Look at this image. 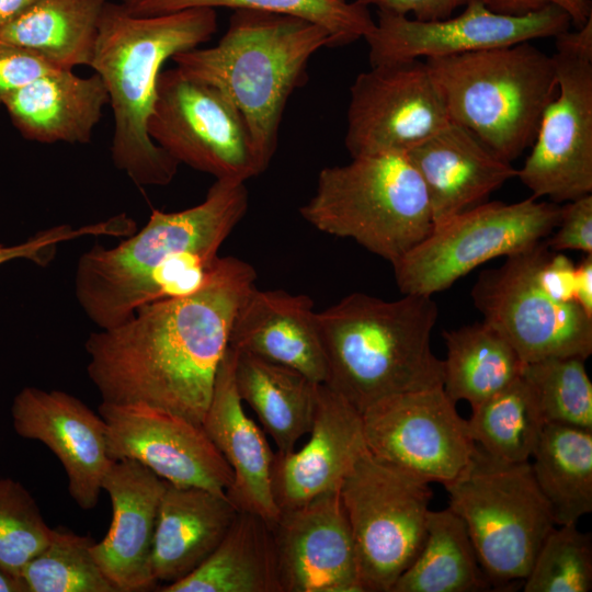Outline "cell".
Returning a JSON list of instances; mask_svg holds the SVG:
<instances>
[{
	"instance_id": "6da1fadb",
	"label": "cell",
	"mask_w": 592,
	"mask_h": 592,
	"mask_svg": "<svg viewBox=\"0 0 592 592\" xmlns=\"http://www.w3.org/2000/svg\"><path fill=\"white\" fill-rule=\"evenodd\" d=\"M255 277L249 263L218 257L193 293L146 304L129 320L91 332L87 372L101 401L144 403L202 425L235 316Z\"/></svg>"
},
{
	"instance_id": "7a4b0ae2",
	"label": "cell",
	"mask_w": 592,
	"mask_h": 592,
	"mask_svg": "<svg viewBox=\"0 0 592 592\" xmlns=\"http://www.w3.org/2000/svg\"><path fill=\"white\" fill-rule=\"evenodd\" d=\"M247 208L244 182L216 180L195 206L153 209L126 240L112 248L95 244L80 255L73 277L79 306L99 329H107L146 304L193 293Z\"/></svg>"
},
{
	"instance_id": "3957f363",
	"label": "cell",
	"mask_w": 592,
	"mask_h": 592,
	"mask_svg": "<svg viewBox=\"0 0 592 592\" xmlns=\"http://www.w3.org/2000/svg\"><path fill=\"white\" fill-rule=\"evenodd\" d=\"M215 9L140 16L105 3L90 66L102 79L113 111L111 157L139 186H162L179 163L149 136L157 84L167 59L200 47L216 33Z\"/></svg>"
},
{
	"instance_id": "277c9868",
	"label": "cell",
	"mask_w": 592,
	"mask_h": 592,
	"mask_svg": "<svg viewBox=\"0 0 592 592\" xmlns=\"http://www.w3.org/2000/svg\"><path fill=\"white\" fill-rule=\"evenodd\" d=\"M437 317V305L426 295L343 297L318 312L323 384L360 413L383 398L442 386L443 361L431 346Z\"/></svg>"
},
{
	"instance_id": "5b68a950",
	"label": "cell",
	"mask_w": 592,
	"mask_h": 592,
	"mask_svg": "<svg viewBox=\"0 0 592 592\" xmlns=\"http://www.w3.org/2000/svg\"><path fill=\"white\" fill-rule=\"evenodd\" d=\"M322 47H331V37L319 24L288 14L235 10L215 46L195 47L172 59L187 76L218 88L232 101L266 170L287 100L305 82L308 61Z\"/></svg>"
},
{
	"instance_id": "8992f818",
	"label": "cell",
	"mask_w": 592,
	"mask_h": 592,
	"mask_svg": "<svg viewBox=\"0 0 592 592\" xmlns=\"http://www.w3.org/2000/svg\"><path fill=\"white\" fill-rule=\"evenodd\" d=\"M424 61L451 121L509 163L532 146L558 90L554 57L528 42Z\"/></svg>"
},
{
	"instance_id": "52a82bcc",
	"label": "cell",
	"mask_w": 592,
	"mask_h": 592,
	"mask_svg": "<svg viewBox=\"0 0 592 592\" xmlns=\"http://www.w3.org/2000/svg\"><path fill=\"white\" fill-rule=\"evenodd\" d=\"M319 231L350 238L391 264L433 230L424 184L406 153L358 156L323 168L299 208Z\"/></svg>"
},
{
	"instance_id": "ba28073f",
	"label": "cell",
	"mask_w": 592,
	"mask_h": 592,
	"mask_svg": "<svg viewBox=\"0 0 592 592\" xmlns=\"http://www.w3.org/2000/svg\"><path fill=\"white\" fill-rule=\"evenodd\" d=\"M492 585L523 581L556 526L530 460L510 463L476 445L465 468L444 485Z\"/></svg>"
},
{
	"instance_id": "9c48e42d",
	"label": "cell",
	"mask_w": 592,
	"mask_h": 592,
	"mask_svg": "<svg viewBox=\"0 0 592 592\" xmlns=\"http://www.w3.org/2000/svg\"><path fill=\"white\" fill-rule=\"evenodd\" d=\"M340 497L363 592H391L425 539L430 483L380 462L366 449L344 478Z\"/></svg>"
},
{
	"instance_id": "30bf717a",
	"label": "cell",
	"mask_w": 592,
	"mask_h": 592,
	"mask_svg": "<svg viewBox=\"0 0 592 592\" xmlns=\"http://www.w3.org/2000/svg\"><path fill=\"white\" fill-rule=\"evenodd\" d=\"M561 207L530 197L513 204L481 203L435 225L392 265L402 294L432 296L480 264L510 257L549 237Z\"/></svg>"
},
{
	"instance_id": "8fae6325",
	"label": "cell",
	"mask_w": 592,
	"mask_h": 592,
	"mask_svg": "<svg viewBox=\"0 0 592 592\" xmlns=\"http://www.w3.org/2000/svg\"><path fill=\"white\" fill-rule=\"evenodd\" d=\"M555 38L557 94L516 177L533 197L560 203L592 192V16Z\"/></svg>"
},
{
	"instance_id": "7c38bea8",
	"label": "cell",
	"mask_w": 592,
	"mask_h": 592,
	"mask_svg": "<svg viewBox=\"0 0 592 592\" xmlns=\"http://www.w3.org/2000/svg\"><path fill=\"white\" fill-rule=\"evenodd\" d=\"M148 133L179 164L216 180L246 182L265 171L232 101L178 67L159 76Z\"/></svg>"
},
{
	"instance_id": "4fadbf2b",
	"label": "cell",
	"mask_w": 592,
	"mask_h": 592,
	"mask_svg": "<svg viewBox=\"0 0 592 592\" xmlns=\"http://www.w3.org/2000/svg\"><path fill=\"white\" fill-rule=\"evenodd\" d=\"M549 250L543 240L481 272L471 289L474 305L524 363L560 356L587 360L592 317L576 301L554 299L539 283L538 269Z\"/></svg>"
},
{
	"instance_id": "5bb4252c",
	"label": "cell",
	"mask_w": 592,
	"mask_h": 592,
	"mask_svg": "<svg viewBox=\"0 0 592 592\" xmlns=\"http://www.w3.org/2000/svg\"><path fill=\"white\" fill-rule=\"evenodd\" d=\"M362 422L374 457L429 483L453 480L476 448L442 386L383 398L362 412Z\"/></svg>"
},
{
	"instance_id": "9a60e30c",
	"label": "cell",
	"mask_w": 592,
	"mask_h": 592,
	"mask_svg": "<svg viewBox=\"0 0 592 592\" xmlns=\"http://www.w3.org/2000/svg\"><path fill=\"white\" fill-rule=\"evenodd\" d=\"M449 121L424 60L378 64L350 88L344 144L351 158L405 153Z\"/></svg>"
},
{
	"instance_id": "2e32d148",
	"label": "cell",
	"mask_w": 592,
	"mask_h": 592,
	"mask_svg": "<svg viewBox=\"0 0 592 592\" xmlns=\"http://www.w3.org/2000/svg\"><path fill=\"white\" fill-rule=\"evenodd\" d=\"M569 15L548 5L524 15L501 14L470 0L455 18L419 21L377 9L374 30L365 36L371 66L428 59L556 37L570 29Z\"/></svg>"
},
{
	"instance_id": "e0dca14e",
	"label": "cell",
	"mask_w": 592,
	"mask_h": 592,
	"mask_svg": "<svg viewBox=\"0 0 592 592\" xmlns=\"http://www.w3.org/2000/svg\"><path fill=\"white\" fill-rule=\"evenodd\" d=\"M112 459H133L167 482L226 493L234 475L201 424L144 403L103 402Z\"/></svg>"
},
{
	"instance_id": "ac0fdd59",
	"label": "cell",
	"mask_w": 592,
	"mask_h": 592,
	"mask_svg": "<svg viewBox=\"0 0 592 592\" xmlns=\"http://www.w3.org/2000/svg\"><path fill=\"white\" fill-rule=\"evenodd\" d=\"M271 527L282 592H363L340 490L281 511Z\"/></svg>"
},
{
	"instance_id": "d6986e66",
	"label": "cell",
	"mask_w": 592,
	"mask_h": 592,
	"mask_svg": "<svg viewBox=\"0 0 592 592\" xmlns=\"http://www.w3.org/2000/svg\"><path fill=\"white\" fill-rule=\"evenodd\" d=\"M11 417L20 436L42 442L59 459L72 500L93 509L113 460L99 412L68 392L29 386L13 398Z\"/></svg>"
},
{
	"instance_id": "ffe728a7",
	"label": "cell",
	"mask_w": 592,
	"mask_h": 592,
	"mask_svg": "<svg viewBox=\"0 0 592 592\" xmlns=\"http://www.w3.org/2000/svg\"><path fill=\"white\" fill-rule=\"evenodd\" d=\"M308 434L309 439L300 449L274 453L271 483L281 511L339 491L344 478L367 449L362 413L325 384L317 388Z\"/></svg>"
},
{
	"instance_id": "44dd1931",
	"label": "cell",
	"mask_w": 592,
	"mask_h": 592,
	"mask_svg": "<svg viewBox=\"0 0 592 592\" xmlns=\"http://www.w3.org/2000/svg\"><path fill=\"white\" fill-rule=\"evenodd\" d=\"M166 481L133 459H113L102 482L112 504V522L91 551L117 592L147 591L156 585L151 549Z\"/></svg>"
},
{
	"instance_id": "7402d4cb",
	"label": "cell",
	"mask_w": 592,
	"mask_h": 592,
	"mask_svg": "<svg viewBox=\"0 0 592 592\" xmlns=\"http://www.w3.org/2000/svg\"><path fill=\"white\" fill-rule=\"evenodd\" d=\"M236 357L237 351L228 346L202 426L232 470L227 498L237 511L257 514L272 525L281 514L271 483L275 452L243 410L235 380Z\"/></svg>"
},
{
	"instance_id": "603a6c76",
	"label": "cell",
	"mask_w": 592,
	"mask_h": 592,
	"mask_svg": "<svg viewBox=\"0 0 592 592\" xmlns=\"http://www.w3.org/2000/svg\"><path fill=\"white\" fill-rule=\"evenodd\" d=\"M405 153L424 184L434 226L485 203L517 174L475 134L452 121Z\"/></svg>"
},
{
	"instance_id": "cb8c5ba5",
	"label": "cell",
	"mask_w": 592,
	"mask_h": 592,
	"mask_svg": "<svg viewBox=\"0 0 592 592\" xmlns=\"http://www.w3.org/2000/svg\"><path fill=\"white\" fill-rule=\"evenodd\" d=\"M229 346L296 369L315 383L326 380L318 312L307 295L255 286L235 316Z\"/></svg>"
},
{
	"instance_id": "d4e9b609",
	"label": "cell",
	"mask_w": 592,
	"mask_h": 592,
	"mask_svg": "<svg viewBox=\"0 0 592 592\" xmlns=\"http://www.w3.org/2000/svg\"><path fill=\"white\" fill-rule=\"evenodd\" d=\"M226 493L166 481L151 549L156 582H175L197 568L218 546L237 514Z\"/></svg>"
},
{
	"instance_id": "484cf974",
	"label": "cell",
	"mask_w": 592,
	"mask_h": 592,
	"mask_svg": "<svg viewBox=\"0 0 592 592\" xmlns=\"http://www.w3.org/2000/svg\"><path fill=\"white\" fill-rule=\"evenodd\" d=\"M109 95L94 72L54 69L10 94L3 102L12 123L27 139L87 144L100 122Z\"/></svg>"
},
{
	"instance_id": "4316f807",
	"label": "cell",
	"mask_w": 592,
	"mask_h": 592,
	"mask_svg": "<svg viewBox=\"0 0 592 592\" xmlns=\"http://www.w3.org/2000/svg\"><path fill=\"white\" fill-rule=\"evenodd\" d=\"M162 592H282L271 524L238 511L215 550Z\"/></svg>"
},
{
	"instance_id": "83f0119b",
	"label": "cell",
	"mask_w": 592,
	"mask_h": 592,
	"mask_svg": "<svg viewBox=\"0 0 592 592\" xmlns=\"http://www.w3.org/2000/svg\"><path fill=\"white\" fill-rule=\"evenodd\" d=\"M235 380L241 400L253 409L277 453L293 452L310 431L319 384L296 369L241 352Z\"/></svg>"
},
{
	"instance_id": "f1b7e54d",
	"label": "cell",
	"mask_w": 592,
	"mask_h": 592,
	"mask_svg": "<svg viewBox=\"0 0 592 592\" xmlns=\"http://www.w3.org/2000/svg\"><path fill=\"white\" fill-rule=\"evenodd\" d=\"M106 0H36L0 29V41L29 49L52 66H90Z\"/></svg>"
},
{
	"instance_id": "f546056e",
	"label": "cell",
	"mask_w": 592,
	"mask_h": 592,
	"mask_svg": "<svg viewBox=\"0 0 592 592\" xmlns=\"http://www.w3.org/2000/svg\"><path fill=\"white\" fill-rule=\"evenodd\" d=\"M445 394L475 407L517 379L524 366L513 346L490 325L476 322L444 331Z\"/></svg>"
},
{
	"instance_id": "4dcf8cb0",
	"label": "cell",
	"mask_w": 592,
	"mask_h": 592,
	"mask_svg": "<svg viewBox=\"0 0 592 592\" xmlns=\"http://www.w3.org/2000/svg\"><path fill=\"white\" fill-rule=\"evenodd\" d=\"M532 457L556 525L577 524L592 511V431L546 423Z\"/></svg>"
},
{
	"instance_id": "1f68e13d",
	"label": "cell",
	"mask_w": 592,
	"mask_h": 592,
	"mask_svg": "<svg viewBox=\"0 0 592 592\" xmlns=\"http://www.w3.org/2000/svg\"><path fill=\"white\" fill-rule=\"evenodd\" d=\"M492 590L468 532L449 508L430 510L423 545L391 592H479Z\"/></svg>"
},
{
	"instance_id": "d6a6232c",
	"label": "cell",
	"mask_w": 592,
	"mask_h": 592,
	"mask_svg": "<svg viewBox=\"0 0 592 592\" xmlns=\"http://www.w3.org/2000/svg\"><path fill=\"white\" fill-rule=\"evenodd\" d=\"M469 434L489 455L510 463L532 457L546 424L536 397L521 375L471 408Z\"/></svg>"
},
{
	"instance_id": "836d02e7",
	"label": "cell",
	"mask_w": 592,
	"mask_h": 592,
	"mask_svg": "<svg viewBox=\"0 0 592 592\" xmlns=\"http://www.w3.org/2000/svg\"><path fill=\"white\" fill-rule=\"evenodd\" d=\"M128 12L149 16L195 8L258 10L298 16L322 26L331 47L365 38L375 27L369 9L356 0H118Z\"/></svg>"
},
{
	"instance_id": "e575fe53",
	"label": "cell",
	"mask_w": 592,
	"mask_h": 592,
	"mask_svg": "<svg viewBox=\"0 0 592 592\" xmlns=\"http://www.w3.org/2000/svg\"><path fill=\"white\" fill-rule=\"evenodd\" d=\"M94 540L54 528L48 545L22 569L25 592H117L96 563Z\"/></svg>"
},
{
	"instance_id": "d590c367",
	"label": "cell",
	"mask_w": 592,
	"mask_h": 592,
	"mask_svg": "<svg viewBox=\"0 0 592 592\" xmlns=\"http://www.w3.org/2000/svg\"><path fill=\"white\" fill-rule=\"evenodd\" d=\"M578 356L525 363L522 376L531 386L546 423L592 431V383Z\"/></svg>"
},
{
	"instance_id": "8d00e7d4",
	"label": "cell",
	"mask_w": 592,
	"mask_h": 592,
	"mask_svg": "<svg viewBox=\"0 0 592 592\" xmlns=\"http://www.w3.org/2000/svg\"><path fill=\"white\" fill-rule=\"evenodd\" d=\"M554 526L542 543L525 592H588L592 588V537L577 524Z\"/></svg>"
},
{
	"instance_id": "74e56055",
	"label": "cell",
	"mask_w": 592,
	"mask_h": 592,
	"mask_svg": "<svg viewBox=\"0 0 592 592\" xmlns=\"http://www.w3.org/2000/svg\"><path fill=\"white\" fill-rule=\"evenodd\" d=\"M53 532L32 494L20 482L0 478V568L20 579L26 563L48 545Z\"/></svg>"
},
{
	"instance_id": "f35d334b",
	"label": "cell",
	"mask_w": 592,
	"mask_h": 592,
	"mask_svg": "<svg viewBox=\"0 0 592 592\" xmlns=\"http://www.w3.org/2000/svg\"><path fill=\"white\" fill-rule=\"evenodd\" d=\"M116 231L117 225L113 217L79 228H73L70 225L53 226L16 244L0 242V265L13 260H27L38 266H46L54 260L59 244L84 236H115Z\"/></svg>"
},
{
	"instance_id": "ab89813d",
	"label": "cell",
	"mask_w": 592,
	"mask_h": 592,
	"mask_svg": "<svg viewBox=\"0 0 592 592\" xmlns=\"http://www.w3.org/2000/svg\"><path fill=\"white\" fill-rule=\"evenodd\" d=\"M553 232L546 240L550 250L592 253V195H583L562 206Z\"/></svg>"
},
{
	"instance_id": "60d3db41",
	"label": "cell",
	"mask_w": 592,
	"mask_h": 592,
	"mask_svg": "<svg viewBox=\"0 0 592 592\" xmlns=\"http://www.w3.org/2000/svg\"><path fill=\"white\" fill-rule=\"evenodd\" d=\"M59 69L35 53L0 41V104L19 89Z\"/></svg>"
},
{
	"instance_id": "b9f144b4",
	"label": "cell",
	"mask_w": 592,
	"mask_h": 592,
	"mask_svg": "<svg viewBox=\"0 0 592 592\" xmlns=\"http://www.w3.org/2000/svg\"><path fill=\"white\" fill-rule=\"evenodd\" d=\"M493 12L509 15H524L548 5L562 9L570 18L571 25L581 27L592 16L591 0H481Z\"/></svg>"
},
{
	"instance_id": "7bdbcfd3",
	"label": "cell",
	"mask_w": 592,
	"mask_h": 592,
	"mask_svg": "<svg viewBox=\"0 0 592 592\" xmlns=\"http://www.w3.org/2000/svg\"><path fill=\"white\" fill-rule=\"evenodd\" d=\"M574 276L576 265L559 251L549 250L538 269V280L543 288L559 301H576Z\"/></svg>"
},
{
	"instance_id": "ee69618b",
	"label": "cell",
	"mask_w": 592,
	"mask_h": 592,
	"mask_svg": "<svg viewBox=\"0 0 592 592\" xmlns=\"http://www.w3.org/2000/svg\"><path fill=\"white\" fill-rule=\"evenodd\" d=\"M364 5H375L379 10L408 15L415 20L433 21L452 16V13L465 7L470 0H356Z\"/></svg>"
},
{
	"instance_id": "f6af8a7d",
	"label": "cell",
	"mask_w": 592,
	"mask_h": 592,
	"mask_svg": "<svg viewBox=\"0 0 592 592\" xmlns=\"http://www.w3.org/2000/svg\"><path fill=\"white\" fill-rule=\"evenodd\" d=\"M574 300L592 317V253L576 265Z\"/></svg>"
},
{
	"instance_id": "bcb514c9",
	"label": "cell",
	"mask_w": 592,
	"mask_h": 592,
	"mask_svg": "<svg viewBox=\"0 0 592 592\" xmlns=\"http://www.w3.org/2000/svg\"><path fill=\"white\" fill-rule=\"evenodd\" d=\"M36 0H0V29L15 20Z\"/></svg>"
},
{
	"instance_id": "7dc6e473",
	"label": "cell",
	"mask_w": 592,
	"mask_h": 592,
	"mask_svg": "<svg viewBox=\"0 0 592 592\" xmlns=\"http://www.w3.org/2000/svg\"><path fill=\"white\" fill-rule=\"evenodd\" d=\"M0 592H25L22 581L0 568Z\"/></svg>"
}]
</instances>
